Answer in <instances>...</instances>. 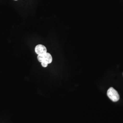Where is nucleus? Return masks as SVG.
I'll return each instance as SVG.
<instances>
[{
  "label": "nucleus",
  "mask_w": 123,
  "mask_h": 123,
  "mask_svg": "<svg viewBox=\"0 0 123 123\" xmlns=\"http://www.w3.org/2000/svg\"><path fill=\"white\" fill-rule=\"evenodd\" d=\"M44 61L47 62L48 64L52 63L53 61V57L50 53H46L44 54Z\"/></svg>",
  "instance_id": "obj_3"
},
{
  "label": "nucleus",
  "mask_w": 123,
  "mask_h": 123,
  "mask_svg": "<svg viewBox=\"0 0 123 123\" xmlns=\"http://www.w3.org/2000/svg\"></svg>",
  "instance_id": "obj_6"
},
{
  "label": "nucleus",
  "mask_w": 123,
  "mask_h": 123,
  "mask_svg": "<svg viewBox=\"0 0 123 123\" xmlns=\"http://www.w3.org/2000/svg\"><path fill=\"white\" fill-rule=\"evenodd\" d=\"M37 58L38 61L40 62H42L44 61V54L43 55H38Z\"/></svg>",
  "instance_id": "obj_4"
},
{
  "label": "nucleus",
  "mask_w": 123,
  "mask_h": 123,
  "mask_svg": "<svg viewBox=\"0 0 123 123\" xmlns=\"http://www.w3.org/2000/svg\"><path fill=\"white\" fill-rule=\"evenodd\" d=\"M107 95L113 102H117L119 99V95L118 92L112 87H111L108 90Z\"/></svg>",
  "instance_id": "obj_1"
},
{
  "label": "nucleus",
  "mask_w": 123,
  "mask_h": 123,
  "mask_svg": "<svg viewBox=\"0 0 123 123\" xmlns=\"http://www.w3.org/2000/svg\"><path fill=\"white\" fill-rule=\"evenodd\" d=\"M48 63L47 62L44 61L42 62H41V65L43 66V67H44V68H46V67H47L48 66Z\"/></svg>",
  "instance_id": "obj_5"
},
{
  "label": "nucleus",
  "mask_w": 123,
  "mask_h": 123,
  "mask_svg": "<svg viewBox=\"0 0 123 123\" xmlns=\"http://www.w3.org/2000/svg\"><path fill=\"white\" fill-rule=\"evenodd\" d=\"M35 51L37 55H43L47 53V49L44 45L42 44H38L36 46Z\"/></svg>",
  "instance_id": "obj_2"
}]
</instances>
